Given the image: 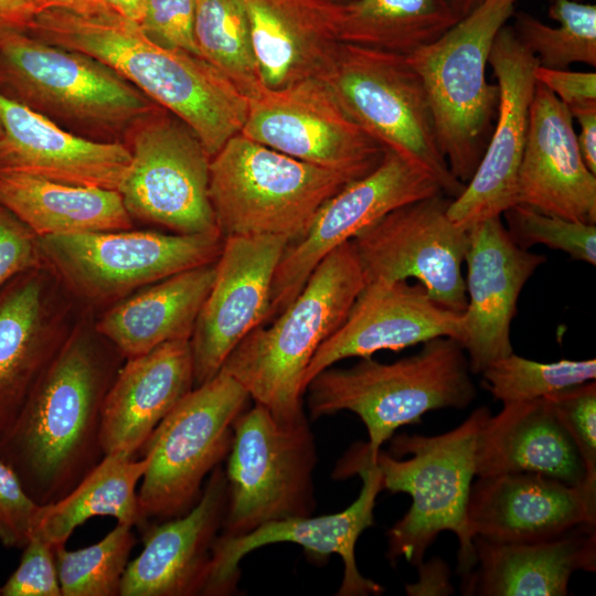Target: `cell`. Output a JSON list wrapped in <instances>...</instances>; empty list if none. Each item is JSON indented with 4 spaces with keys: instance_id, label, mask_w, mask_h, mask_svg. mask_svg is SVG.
<instances>
[{
    "instance_id": "obj_1",
    "label": "cell",
    "mask_w": 596,
    "mask_h": 596,
    "mask_svg": "<svg viewBox=\"0 0 596 596\" xmlns=\"http://www.w3.org/2000/svg\"><path fill=\"white\" fill-rule=\"evenodd\" d=\"M121 359L95 330L72 329L0 433V458L40 505L70 493L105 456L103 404Z\"/></svg>"
},
{
    "instance_id": "obj_2",
    "label": "cell",
    "mask_w": 596,
    "mask_h": 596,
    "mask_svg": "<svg viewBox=\"0 0 596 596\" xmlns=\"http://www.w3.org/2000/svg\"><path fill=\"white\" fill-rule=\"evenodd\" d=\"M29 33L113 67L188 125L211 158L245 124L249 98L220 71L200 56L155 43L138 22L107 6L86 12L42 10Z\"/></svg>"
},
{
    "instance_id": "obj_3",
    "label": "cell",
    "mask_w": 596,
    "mask_h": 596,
    "mask_svg": "<svg viewBox=\"0 0 596 596\" xmlns=\"http://www.w3.org/2000/svg\"><path fill=\"white\" fill-rule=\"evenodd\" d=\"M364 285L351 242H345L319 263L278 316L255 328L232 350L221 371L276 419L289 423L305 417L307 368L344 322Z\"/></svg>"
},
{
    "instance_id": "obj_4",
    "label": "cell",
    "mask_w": 596,
    "mask_h": 596,
    "mask_svg": "<svg viewBox=\"0 0 596 596\" xmlns=\"http://www.w3.org/2000/svg\"><path fill=\"white\" fill-rule=\"evenodd\" d=\"M470 374L459 342L438 337L392 363L369 356L347 369L327 368L308 383L305 394L312 419L341 411L358 415L369 435L359 447L373 460L400 427L421 424L430 411L470 405L477 395Z\"/></svg>"
},
{
    "instance_id": "obj_5",
    "label": "cell",
    "mask_w": 596,
    "mask_h": 596,
    "mask_svg": "<svg viewBox=\"0 0 596 596\" xmlns=\"http://www.w3.org/2000/svg\"><path fill=\"white\" fill-rule=\"evenodd\" d=\"M490 414L487 406L478 407L459 426L436 436H393L391 453L381 449L371 460L381 473L383 490L412 498L408 511L386 534L391 565L403 557L418 567L438 534L451 531L459 543L458 574L465 578L475 566L466 510L476 477L477 437Z\"/></svg>"
},
{
    "instance_id": "obj_6",
    "label": "cell",
    "mask_w": 596,
    "mask_h": 596,
    "mask_svg": "<svg viewBox=\"0 0 596 596\" xmlns=\"http://www.w3.org/2000/svg\"><path fill=\"white\" fill-rule=\"evenodd\" d=\"M0 94L81 137L121 141L159 105L86 53L22 31L0 32Z\"/></svg>"
},
{
    "instance_id": "obj_7",
    "label": "cell",
    "mask_w": 596,
    "mask_h": 596,
    "mask_svg": "<svg viewBox=\"0 0 596 596\" xmlns=\"http://www.w3.org/2000/svg\"><path fill=\"white\" fill-rule=\"evenodd\" d=\"M350 182L237 134L210 160L209 199L223 238L280 236L292 243Z\"/></svg>"
},
{
    "instance_id": "obj_8",
    "label": "cell",
    "mask_w": 596,
    "mask_h": 596,
    "mask_svg": "<svg viewBox=\"0 0 596 596\" xmlns=\"http://www.w3.org/2000/svg\"><path fill=\"white\" fill-rule=\"evenodd\" d=\"M517 1L485 0L436 41L406 55L427 89L440 150L464 184L473 175L492 131L499 88L487 81V65Z\"/></svg>"
},
{
    "instance_id": "obj_9",
    "label": "cell",
    "mask_w": 596,
    "mask_h": 596,
    "mask_svg": "<svg viewBox=\"0 0 596 596\" xmlns=\"http://www.w3.org/2000/svg\"><path fill=\"white\" fill-rule=\"evenodd\" d=\"M320 78L385 149L425 169L450 199L464 191L440 150L425 84L405 54L341 42Z\"/></svg>"
},
{
    "instance_id": "obj_10",
    "label": "cell",
    "mask_w": 596,
    "mask_h": 596,
    "mask_svg": "<svg viewBox=\"0 0 596 596\" xmlns=\"http://www.w3.org/2000/svg\"><path fill=\"white\" fill-rule=\"evenodd\" d=\"M249 400L237 381L220 371L161 421L138 453L148 458L138 491L142 528L185 514L198 503L205 479L226 459L233 425Z\"/></svg>"
},
{
    "instance_id": "obj_11",
    "label": "cell",
    "mask_w": 596,
    "mask_h": 596,
    "mask_svg": "<svg viewBox=\"0 0 596 596\" xmlns=\"http://www.w3.org/2000/svg\"><path fill=\"white\" fill-rule=\"evenodd\" d=\"M317 460L306 416L280 422L259 404L247 407L233 425L220 534L240 536L270 522L310 517L316 508Z\"/></svg>"
},
{
    "instance_id": "obj_12",
    "label": "cell",
    "mask_w": 596,
    "mask_h": 596,
    "mask_svg": "<svg viewBox=\"0 0 596 596\" xmlns=\"http://www.w3.org/2000/svg\"><path fill=\"white\" fill-rule=\"evenodd\" d=\"M223 242L219 233L131 230L39 237L46 267L92 304H114L174 274L212 264Z\"/></svg>"
},
{
    "instance_id": "obj_13",
    "label": "cell",
    "mask_w": 596,
    "mask_h": 596,
    "mask_svg": "<svg viewBox=\"0 0 596 596\" xmlns=\"http://www.w3.org/2000/svg\"><path fill=\"white\" fill-rule=\"evenodd\" d=\"M123 142L131 159L117 191L131 219L177 234L219 233L209 199L211 157L188 125L158 106Z\"/></svg>"
},
{
    "instance_id": "obj_14",
    "label": "cell",
    "mask_w": 596,
    "mask_h": 596,
    "mask_svg": "<svg viewBox=\"0 0 596 596\" xmlns=\"http://www.w3.org/2000/svg\"><path fill=\"white\" fill-rule=\"evenodd\" d=\"M450 200L438 193L411 202L356 234L350 242L364 283L414 277L435 302L462 313L469 232L448 217Z\"/></svg>"
},
{
    "instance_id": "obj_15",
    "label": "cell",
    "mask_w": 596,
    "mask_h": 596,
    "mask_svg": "<svg viewBox=\"0 0 596 596\" xmlns=\"http://www.w3.org/2000/svg\"><path fill=\"white\" fill-rule=\"evenodd\" d=\"M240 134L352 181L375 169L386 150L348 115L320 77L263 86L249 98Z\"/></svg>"
},
{
    "instance_id": "obj_16",
    "label": "cell",
    "mask_w": 596,
    "mask_h": 596,
    "mask_svg": "<svg viewBox=\"0 0 596 596\" xmlns=\"http://www.w3.org/2000/svg\"><path fill=\"white\" fill-rule=\"evenodd\" d=\"M359 475L362 489L343 511L275 521L240 535L219 534L212 546L206 579L201 595L222 596L237 592L240 562L249 552L268 544L290 542L300 545L315 562L337 554L343 562L339 596L380 595L383 587L364 577L355 562V544L362 532L374 524V507L383 490L381 473L360 449L353 448L341 460L334 478Z\"/></svg>"
},
{
    "instance_id": "obj_17",
    "label": "cell",
    "mask_w": 596,
    "mask_h": 596,
    "mask_svg": "<svg viewBox=\"0 0 596 596\" xmlns=\"http://www.w3.org/2000/svg\"><path fill=\"white\" fill-rule=\"evenodd\" d=\"M443 193L425 169L386 149L379 166L348 183L318 212L308 232L288 243L276 268L268 323L301 291L313 269L334 248L393 210Z\"/></svg>"
},
{
    "instance_id": "obj_18",
    "label": "cell",
    "mask_w": 596,
    "mask_h": 596,
    "mask_svg": "<svg viewBox=\"0 0 596 596\" xmlns=\"http://www.w3.org/2000/svg\"><path fill=\"white\" fill-rule=\"evenodd\" d=\"M489 65L499 88L494 128L473 175L447 209L450 221L466 230L502 216L517 204L518 173L539 63L518 40L513 28L504 25L492 44Z\"/></svg>"
},
{
    "instance_id": "obj_19",
    "label": "cell",
    "mask_w": 596,
    "mask_h": 596,
    "mask_svg": "<svg viewBox=\"0 0 596 596\" xmlns=\"http://www.w3.org/2000/svg\"><path fill=\"white\" fill-rule=\"evenodd\" d=\"M288 243L280 236L224 238L189 340L194 387L213 379L232 350L267 322L274 275Z\"/></svg>"
},
{
    "instance_id": "obj_20",
    "label": "cell",
    "mask_w": 596,
    "mask_h": 596,
    "mask_svg": "<svg viewBox=\"0 0 596 596\" xmlns=\"http://www.w3.org/2000/svg\"><path fill=\"white\" fill-rule=\"evenodd\" d=\"M468 232L467 306L457 341L471 373H481L513 352L510 329L519 296L546 257L518 246L501 216L477 223Z\"/></svg>"
},
{
    "instance_id": "obj_21",
    "label": "cell",
    "mask_w": 596,
    "mask_h": 596,
    "mask_svg": "<svg viewBox=\"0 0 596 596\" xmlns=\"http://www.w3.org/2000/svg\"><path fill=\"white\" fill-rule=\"evenodd\" d=\"M596 525V490L533 472L480 477L471 483L466 528L494 543H531Z\"/></svg>"
},
{
    "instance_id": "obj_22",
    "label": "cell",
    "mask_w": 596,
    "mask_h": 596,
    "mask_svg": "<svg viewBox=\"0 0 596 596\" xmlns=\"http://www.w3.org/2000/svg\"><path fill=\"white\" fill-rule=\"evenodd\" d=\"M460 324L461 313L439 306L419 283L365 284L344 322L310 361L305 391L318 373L343 359L400 351L438 337L458 340Z\"/></svg>"
},
{
    "instance_id": "obj_23",
    "label": "cell",
    "mask_w": 596,
    "mask_h": 596,
    "mask_svg": "<svg viewBox=\"0 0 596 596\" xmlns=\"http://www.w3.org/2000/svg\"><path fill=\"white\" fill-rule=\"evenodd\" d=\"M568 108L536 82L518 173L517 204L596 223V174L586 166Z\"/></svg>"
},
{
    "instance_id": "obj_24",
    "label": "cell",
    "mask_w": 596,
    "mask_h": 596,
    "mask_svg": "<svg viewBox=\"0 0 596 596\" xmlns=\"http://www.w3.org/2000/svg\"><path fill=\"white\" fill-rule=\"evenodd\" d=\"M226 501V478L220 465L189 512L146 529L143 549L128 563L119 596L201 595Z\"/></svg>"
},
{
    "instance_id": "obj_25",
    "label": "cell",
    "mask_w": 596,
    "mask_h": 596,
    "mask_svg": "<svg viewBox=\"0 0 596 596\" xmlns=\"http://www.w3.org/2000/svg\"><path fill=\"white\" fill-rule=\"evenodd\" d=\"M55 279L42 267L18 275L0 290V433L71 331L63 324Z\"/></svg>"
},
{
    "instance_id": "obj_26",
    "label": "cell",
    "mask_w": 596,
    "mask_h": 596,
    "mask_svg": "<svg viewBox=\"0 0 596 596\" xmlns=\"http://www.w3.org/2000/svg\"><path fill=\"white\" fill-rule=\"evenodd\" d=\"M0 121V168L117 191L130 163L124 142L81 137L1 94Z\"/></svg>"
},
{
    "instance_id": "obj_27",
    "label": "cell",
    "mask_w": 596,
    "mask_h": 596,
    "mask_svg": "<svg viewBox=\"0 0 596 596\" xmlns=\"http://www.w3.org/2000/svg\"><path fill=\"white\" fill-rule=\"evenodd\" d=\"M193 387L189 340L169 341L126 359L103 404L104 455L137 456L156 427Z\"/></svg>"
},
{
    "instance_id": "obj_28",
    "label": "cell",
    "mask_w": 596,
    "mask_h": 596,
    "mask_svg": "<svg viewBox=\"0 0 596 596\" xmlns=\"http://www.w3.org/2000/svg\"><path fill=\"white\" fill-rule=\"evenodd\" d=\"M262 83L279 88L321 77L339 40V4L319 0H242Z\"/></svg>"
},
{
    "instance_id": "obj_29",
    "label": "cell",
    "mask_w": 596,
    "mask_h": 596,
    "mask_svg": "<svg viewBox=\"0 0 596 596\" xmlns=\"http://www.w3.org/2000/svg\"><path fill=\"white\" fill-rule=\"evenodd\" d=\"M476 563L462 578L464 595L566 596L578 570H596L595 525H581L558 538L531 543L472 539Z\"/></svg>"
},
{
    "instance_id": "obj_30",
    "label": "cell",
    "mask_w": 596,
    "mask_h": 596,
    "mask_svg": "<svg viewBox=\"0 0 596 596\" xmlns=\"http://www.w3.org/2000/svg\"><path fill=\"white\" fill-rule=\"evenodd\" d=\"M476 477L533 472L571 486L585 482V469L570 435L545 397L504 404L479 430Z\"/></svg>"
},
{
    "instance_id": "obj_31",
    "label": "cell",
    "mask_w": 596,
    "mask_h": 596,
    "mask_svg": "<svg viewBox=\"0 0 596 596\" xmlns=\"http://www.w3.org/2000/svg\"><path fill=\"white\" fill-rule=\"evenodd\" d=\"M214 275L215 262L140 288L114 302L94 330L126 359L169 341L190 340Z\"/></svg>"
},
{
    "instance_id": "obj_32",
    "label": "cell",
    "mask_w": 596,
    "mask_h": 596,
    "mask_svg": "<svg viewBox=\"0 0 596 596\" xmlns=\"http://www.w3.org/2000/svg\"><path fill=\"white\" fill-rule=\"evenodd\" d=\"M0 204L38 237L132 227L116 190L73 185L0 168Z\"/></svg>"
},
{
    "instance_id": "obj_33",
    "label": "cell",
    "mask_w": 596,
    "mask_h": 596,
    "mask_svg": "<svg viewBox=\"0 0 596 596\" xmlns=\"http://www.w3.org/2000/svg\"><path fill=\"white\" fill-rule=\"evenodd\" d=\"M147 466L146 456L105 455L70 493L54 503L41 505L32 534L55 546L65 545L78 525L103 515L142 529L137 485Z\"/></svg>"
},
{
    "instance_id": "obj_34",
    "label": "cell",
    "mask_w": 596,
    "mask_h": 596,
    "mask_svg": "<svg viewBox=\"0 0 596 596\" xmlns=\"http://www.w3.org/2000/svg\"><path fill=\"white\" fill-rule=\"evenodd\" d=\"M458 20L448 0H352L339 4V40L407 55Z\"/></svg>"
},
{
    "instance_id": "obj_35",
    "label": "cell",
    "mask_w": 596,
    "mask_h": 596,
    "mask_svg": "<svg viewBox=\"0 0 596 596\" xmlns=\"http://www.w3.org/2000/svg\"><path fill=\"white\" fill-rule=\"evenodd\" d=\"M194 35L201 57L248 98L264 86L242 0H196Z\"/></svg>"
},
{
    "instance_id": "obj_36",
    "label": "cell",
    "mask_w": 596,
    "mask_h": 596,
    "mask_svg": "<svg viewBox=\"0 0 596 596\" xmlns=\"http://www.w3.org/2000/svg\"><path fill=\"white\" fill-rule=\"evenodd\" d=\"M513 31L540 66L567 70L574 63L596 66V6L574 0H554L551 26L524 11L514 12Z\"/></svg>"
},
{
    "instance_id": "obj_37",
    "label": "cell",
    "mask_w": 596,
    "mask_h": 596,
    "mask_svg": "<svg viewBox=\"0 0 596 596\" xmlns=\"http://www.w3.org/2000/svg\"><path fill=\"white\" fill-rule=\"evenodd\" d=\"M137 540L132 526L117 525L99 542L75 551L56 546L62 596H118Z\"/></svg>"
},
{
    "instance_id": "obj_38",
    "label": "cell",
    "mask_w": 596,
    "mask_h": 596,
    "mask_svg": "<svg viewBox=\"0 0 596 596\" xmlns=\"http://www.w3.org/2000/svg\"><path fill=\"white\" fill-rule=\"evenodd\" d=\"M481 374L485 389L496 401L504 405L534 401L595 381L596 360H560L544 363L512 352L490 363Z\"/></svg>"
},
{
    "instance_id": "obj_39",
    "label": "cell",
    "mask_w": 596,
    "mask_h": 596,
    "mask_svg": "<svg viewBox=\"0 0 596 596\" xmlns=\"http://www.w3.org/2000/svg\"><path fill=\"white\" fill-rule=\"evenodd\" d=\"M512 241L523 249L535 244L566 253L572 259L596 265V225L549 215L515 204L502 214Z\"/></svg>"
},
{
    "instance_id": "obj_40",
    "label": "cell",
    "mask_w": 596,
    "mask_h": 596,
    "mask_svg": "<svg viewBox=\"0 0 596 596\" xmlns=\"http://www.w3.org/2000/svg\"><path fill=\"white\" fill-rule=\"evenodd\" d=\"M573 440L585 469V485L596 490V383L589 381L545 396Z\"/></svg>"
},
{
    "instance_id": "obj_41",
    "label": "cell",
    "mask_w": 596,
    "mask_h": 596,
    "mask_svg": "<svg viewBox=\"0 0 596 596\" xmlns=\"http://www.w3.org/2000/svg\"><path fill=\"white\" fill-rule=\"evenodd\" d=\"M196 0H148L139 25L155 43L200 56L195 41Z\"/></svg>"
},
{
    "instance_id": "obj_42",
    "label": "cell",
    "mask_w": 596,
    "mask_h": 596,
    "mask_svg": "<svg viewBox=\"0 0 596 596\" xmlns=\"http://www.w3.org/2000/svg\"><path fill=\"white\" fill-rule=\"evenodd\" d=\"M56 546L32 534L22 549L20 563L0 588L1 596H62Z\"/></svg>"
},
{
    "instance_id": "obj_43",
    "label": "cell",
    "mask_w": 596,
    "mask_h": 596,
    "mask_svg": "<svg viewBox=\"0 0 596 596\" xmlns=\"http://www.w3.org/2000/svg\"><path fill=\"white\" fill-rule=\"evenodd\" d=\"M40 509L17 473L0 458V543L22 550L33 533Z\"/></svg>"
},
{
    "instance_id": "obj_44",
    "label": "cell",
    "mask_w": 596,
    "mask_h": 596,
    "mask_svg": "<svg viewBox=\"0 0 596 596\" xmlns=\"http://www.w3.org/2000/svg\"><path fill=\"white\" fill-rule=\"evenodd\" d=\"M42 267L39 237L0 204V290L18 275Z\"/></svg>"
},
{
    "instance_id": "obj_45",
    "label": "cell",
    "mask_w": 596,
    "mask_h": 596,
    "mask_svg": "<svg viewBox=\"0 0 596 596\" xmlns=\"http://www.w3.org/2000/svg\"><path fill=\"white\" fill-rule=\"evenodd\" d=\"M535 81L549 88L571 111L596 107V73L546 68L538 65Z\"/></svg>"
},
{
    "instance_id": "obj_46",
    "label": "cell",
    "mask_w": 596,
    "mask_h": 596,
    "mask_svg": "<svg viewBox=\"0 0 596 596\" xmlns=\"http://www.w3.org/2000/svg\"><path fill=\"white\" fill-rule=\"evenodd\" d=\"M36 13L29 0H0V32H29Z\"/></svg>"
},
{
    "instance_id": "obj_47",
    "label": "cell",
    "mask_w": 596,
    "mask_h": 596,
    "mask_svg": "<svg viewBox=\"0 0 596 596\" xmlns=\"http://www.w3.org/2000/svg\"><path fill=\"white\" fill-rule=\"evenodd\" d=\"M573 118L579 126L577 142L588 169L596 174V107L578 110Z\"/></svg>"
},
{
    "instance_id": "obj_48",
    "label": "cell",
    "mask_w": 596,
    "mask_h": 596,
    "mask_svg": "<svg viewBox=\"0 0 596 596\" xmlns=\"http://www.w3.org/2000/svg\"><path fill=\"white\" fill-rule=\"evenodd\" d=\"M38 12L46 9H64L86 12L106 6L103 0H29Z\"/></svg>"
},
{
    "instance_id": "obj_49",
    "label": "cell",
    "mask_w": 596,
    "mask_h": 596,
    "mask_svg": "<svg viewBox=\"0 0 596 596\" xmlns=\"http://www.w3.org/2000/svg\"><path fill=\"white\" fill-rule=\"evenodd\" d=\"M103 2L119 15L139 23L148 0H103Z\"/></svg>"
},
{
    "instance_id": "obj_50",
    "label": "cell",
    "mask_w": 596,
    "mask_h": 596,
    "mask_svg": "<svg viewBox=\"0 0 596 596\" xmlns=\"http://www.w3.org/2000/svg\"><path fill=\"white\" fill-rule=\"evenodd\" d=\"M458 18H462L481 4L485 0H448Z\"/></svg>"
},
{
    "instance_id": "obj_51",
    "label": "cell",
    "mask_w": 596,
    "mask_h": 596,
    "mask_svg": "<svg viewBox=\"0 0 596 596\" xmlns=\"http://www.w3.org/2000/svg\"><path fill=\"white\" fill-rule=\"evenodd\" d=\"M319 1L326 2V0H319ZM332 1H333V0H327V3L334 4ZM340 1H342V3H347V2L352 1V0H340ZM342 3H341V4H342Z\"/></svg>"
},
{
    "instance_id": "obj_52",
    "label": "cell",
    "mask_w": 596,
    "mask_h": 596,
    "mask_svg": "<svg viewBox=\"0 0 596 596\" xmlns=\"http://www.w3.org/2000/svg\"><path fill=\"white\" fill-rule=\"evenodd\" d=\"M2 132H3V128H2V124L0 121V137H1Z\"/></svg>"
},
{
    "instance_id": "obj_53",
    "label": "cell",
    "mask_w": 596,
    "mask_h": 596,
    "mask_svg": "<svg viewBox=\"0 0 596 596\" xmlns=\"http://www.w3.org/2000/svg\"><path fill=\"white\" fill-rule=\"evenodd\" d=\"M549 2H552L554 0H547ZM574 1H579V2H584L585 0H574Z\"/></svg>"
}]
</instances>
